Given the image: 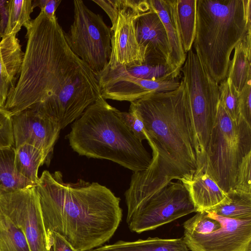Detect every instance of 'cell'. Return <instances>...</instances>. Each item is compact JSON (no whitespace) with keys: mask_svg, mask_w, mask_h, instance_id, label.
<instances>
[{"mask_svg":"<svg viewBox=\"0 0 251 251\" xmlns=\"http://www.w3.org/2000/svg\"><path fill=\"white\" fill-rule=\"evenodd\" d=\"M25 27L19 76L3 109L12 116L39 104L60 122L75 120L100 96L96 75L72 51L56 17L41 11Z\"/></svg>","mask_w":251,"mask_h":251,"instance_id":"cell-1","label":"cell"},{"mask_svg":"<svg viewBox=\"0 0 251 251\" xmlns=\"http://www.w3.org/2000/svg\"><path fill=\"white\" fill-rule=\"evenodd\" d=\"M35 189L50 239L56 232L76 251L103 245L121 222L120 199L98 182H66L61 172L45 170Z\"/></svg>","mask_w":251,"mask_h":251,"instance_id":"cell-2","label":"cell"},{"mask_svg":"<svg viewBox=\"0 0 251 251\" xmlns=\"http://www.w3.org/2000/svg\"><path fill=\"white\" fill-rule=\"evenodd\" d=\"M142 121L152 151L149 169L158 182L189 179L197 169L193 135L182 79L176 89L153 93L130 102Z\"/></svg>","mask_w":251,"mask_h":251,"instance_id":"cell-3","label":"cell"},{"mask_svg":"<svg viewBox=\"0 0 251 251\" xmlns=\"http://www.w3.org/2000/svg\"><path fill=\"white\" fill-rule=\"evenodd\" d=\"M118 109L102 97L75 121L67 137L79 155L114 162L133 173L147 170L152 157L125 125Z\"/></svg>","mask_w":251,"mask_h":251,"instance_id":"cell-4","label":"cell"},{"mask_svg":"<svg viewBox=\"0 0 251 251\" xmlns=\"http://www.w3.org/2000/svg\"><path fill=\"white\" fill-rule=\"evenodd\" d=\"M251 0H197L193 47L218 84L227 77L233 50L251 44Z\"/></svg>","mask_w":251,"mask_h":251,"instance_id":"cell-5","label":"cell"},{"mask_svg":"<svg viewBox=\"0 0 251 251\" xmlns=\"http://www.w3.org/2000/svg\"><path fill=\"white\" fill-rule=\"evenodd\" d=\"M126 222L129 230L141 233L154 230L197 210L182 182L170 181L151 189L131 178L125 193Z\"/></svg>","mask_w":251,"mask_h":251,"instance_id":"cell-6","label":"cell"},{"mask_svg":"<svg viewBox=\"0 0 251 251\" xmlns=\"http://www.w3.org/2000/svg\"><path fill=\"white\" fill-rule=\"evenodd\" d=\"M251 151V125L231 120L219 102L206 150L205 171L224 191L234 188L238 167Z\"/></svg>","mask_w":251,"mask_h":251,"instance_id":"cell-7","label":"cell"},{"mask_svg":"<svg viewBox=\"0 0 251 251\" xmlns=\"http://www.w3.org/2000/svg\"><path fill=\"white\" fill-rule=\"evenodd\" d=\"M180 72L186 89L199 171L206 162V150L219 100V84L211 77L192 49L188 52Z\"/></svg>","mask_w":251,"mask_h":251,"instance_id":"cell-8","label":"cell"},{"mask_svg":"<svg viewBox=\"0 0 251 251\" xmlns=\"http://www.w3.org/2000/svg\"><path fill=\"white\" fill-rule=\"evenodd\" d=\"M183 227L182 239L191 251H251V219L235 220L202 211Z\"/></svg>","mask_w":251,"mask_h":251,"instance_id":"cell-9","label":"cell"},{"mask_svg":"<svg viewBox=\"0 0 251 251\" xmlns=\"http://www.w3.org/2000/svg\"><path fill=\"white\" fill-rule=\"evenodd\" d=\"M74 3V22L66 40L72 51L97 75L108 64L111 32L102 16L89 9L81 0Z\"/></svg>","mask_w":251,"mask_h":251,"instance_id":"cell-10","label":"cell"},{"mask_svg":"<svg viewBox=\"0 0 251 251\" xmlns=\"http://www.w3.org/2000/svg\"><path fill=\"white\" fill-rule=\"evenodd\" d=\"M99 6L110 18L111 52L107 66L140 65L144 57L137 40L136 19L151 9L149 0H102Z\"/></svg>","mask_w":251,"mask_h":251,"instance_id":"cell-11","label":"cell"},{"mask_svg":"<svg viewBox=\"0 0 251 251\" xmlns=\"http://www.w3.org/2000/svg\"><path fill=\"white\" fill-rule=\"evenodd\" d=\"M0 208L21 230L31 251H51L35 186L0 191Z\"/></svg>","mask_w":251,"mask_h":251,"instance_id":"cell-12","label":"cell"},{"mask_svg":"<svg viewBox=\"0 0 251 251\" xmlns=\"http://www.w3.org/2000/svg\"><path fill=\"white\" fill-rule=\"evenodd\" d=\"M96 76L104 99L130 102L150 94L173 91L181 82L178 78L160 80L138 78L131 75L125 66L121 65L113 69L107 65Z\"/></svg>","mask_w":251,"mask_h":251,"instance_id":"cell-13","label":"cell"},{"mask_svg":"<svg viewBox=\"0 0 251 251\" xmlns=\"http://www.w3.org/2000/svg\"><path fill=\"white\" fill-rule=\"evenodd\" d=\"M14 147H35L49 159L61 130L59 125L37 106L11 116Z\"/></svg>","mask_w":251,"mask_h":251,"instance_id":"cell-14","label":"cell"},{"mask_svg":"<svg viewBox=\"0 0 251 251\" xmlns=\"http://www.w3.org/2000/svg\"><path fill=\"white\" fill-rule=\"evenodd\" d=\"M135 28L137 40L144 57V63L169 65V43L165 27L157 14L151 7L136 19Z\"/></svg>","mask_w":251,"mask_h":251,"instance_id":"cell-15","label":"cell"},{"mask_svg":"<svg viewBox=\"0 0 251 251\" xmlns=\"http://www.w3.org/2000/svg\"><path fill=\"white\" fill-rule=\"evenodd\" d=\"M149 2L165 27L171 50L169 66L179 77L187 55L183 47L178 22L176 0H149Z\"/></svg>","mask_w":251,"mask_h":251,"instance_id":"cell-16","label":"cell"},{"mask_svg":"<svg viewBox=\"0 0 251 251\" xmlns=\"http://www.w3.org/2000/svg\"><path fill=\"white\" fill-rule=\"evenodd\" d=\"M24 52L16 36L3 35L0 40V108L19 78Z\"/></svg>","mask_w":251,"mask_h":251,"instance_id":"cell-17","label":"cell"},{"mask_svg":"<svg viewBox=\"0 0 251 251\" xmlns=\"http://www.w3.org/2000/svg\"><path fill=\"white\" fill-rule=\"evenodd\" d=\"M180 181L188 192L197 212L209 210L228 198L227 193L203 170L196 171L190 179Z\"/></svg>","mask_w":251,"mask_h":251,"instance_id":"cell-18","label":"cell"},{"mask_svg":"<svg viewBox=\"0 0 251 251\" xmlns=\"http://www.w3.org/2000/svg\"><path fill=\"white\" fill-rule=\"evenodd\" d=\"M89 251H189L182 237L163 239L149 237L134 241H118Z\"/></svg>","mask_w":251,"mask_h":251,"instance_id":"cell-19","label":"cell"},{"mask_svg":"<svg viewBox=\"0 0 251 251\" xmlns=\"http://www.w3.org/2000/svg\"><path fill=\"white\" fill-rule=\"evenodd\" d=\"M45 153L35 147L24 144L15 148L14 166L21 176L36 185L39 167L47 161Z\"/></svg>","mask_w":251,"mask_h":251,"instance_id":"cell-20","label":"cell"},{"mask_svg":"<svg viewBox=\"0 0 251 251\" xmlns=\"http://www.w3.org/2000/svg\"><path fill=\"white\" fill-rule=\"evenodd\" d=\"M15 148H0V191H9L36 185L20 176L14 166Z\"/></svg>","mask_w":251,"mask_h":251,"instance_id":"cell-21","label":"cell"},{"mask_svg":"<svg viewBox=\"0 0 251 251\" xmlns=\"http://www.w3.org/2000/svg\"><path fill=\"white\" fill-rule=\"evenodd\" d=\"M230 60L227 77L240 93L247 81L251 79V51L247 50L242 42L234 48Z\"/></svg>","mask_w":251,"mask_h":251,"instance_id":"cell-22","label":"cell"},{"mask_svg":"<svg viewBox=\"0 0 251 251\" xmlns=\"http://www.w3.org/2000/svg\"><path fill=\"white\" fill-rule=\"evenodd\" d=\"M176 10L185 52L192 49L196 27L197 0H176Z\"/></svg>","mask_w":251,"mask_h":251,"instance_id":"cell-23","label":"cell"},{"mask_svg":"<svg viewBox=\"0 0 251 251\" xmlns=\"http://www.w3.org/2000/svg\"><path fill=\"white\" fill-rule=\"evenodd\" d=\"M227 194L228 198L226 201L209 210L233 219H251V196L239 193L234 189Z\"/></svg>","mask_w":251,"mask_h":251,"instance_id":"cell-24","label":"cell"},{"mask_svg":"<svg viewBox=\"0 0 251 251\" xmlns=\"http://www.w3.org/2000/svg\"><path fill=\"white\" fill-rule=\"evenodd\" d=\"M0 251H31L24 233L0 208Z\"/></svg>","mask_w":251,"mask_h":251,"instance_id":"cell-25","label":"cell"},{"mask_svg":"<svg viewBox=\"0 0 251 251\" xmlns=\"http://www.w3.org/2000/svg\"><path fill=\"white\" fill-rule=\"evenodd\" d=\"M34 7L32 0H10L7 5V21L4 35H15L31 21Z\"/></svg>","mask_w":251,"mask_h":251,"instance_id":"cell-26","label":"cell"},{"mask_svg":"<svg viewBox=\"0 0 251 251\" xmlns=\"http://www.w3.org/2000/svg\"><path fill=\"white\" fill-rule=\"evenodd\" d=\"M133 76L142 79L160 80L178 78L168 65L143 63L140 65L126 66Z\"/></svg>","mask_w":251,"mask_h":251,"instance_id":"cell-27","label":"cell"},{"mask_svg":"<svg viewBox=\"0 0 251 251\" xmlns=\"http://www.w3.org/2000/svg\"><path fill=\"white\" fill-rule=\"evenodd\" d=\"M219 93L220 103L231 120L237 122L239 117V93L228 78L219 84Z\"/></svg>","mask_w":251,"mask_h":251,"instance_id":"cell-28","label":"cell"},{"mask_svg":"<svg viewBox=\"0 0 251 251\" xmlns=\"http://www.w3.org/2000/svg\"><path fill=\"white\" fill-rule=\"evenodd\" d=\"M234 189L239 193L251 196V151L242 159L238 167Z\"/></svg>","mask_w":251,"mask_h":251,"instance_id":"cell-29","label":"cell"},{"mask_svg":"<svg viewBox=\"0 0 251 251\" xmlns=\"http://www.w3.org/2000/svg\"><path fill=\"white\" fill-rule=\"evenodd\" d=\"M119 115L125 125L140 141L148 140V135L141 119L132 110L120 111Z\"/></svg>","mask_w":251,"mask_h":251,"instance_id":"cell-30","label":"cell"},{"mask_svg":"<svg viewBox=\"0 0 251 251\" xmlns=\"http://www.w3.org/2000/svg\"><path fill=\"white\" fill-rule=\"evenodd\" d=\"M14 144L11 116L0 108V148L12 147Z\"/></svg>","mask_w":251,"mask_h":251,"instance_id":"cell-31","label":"cell"},{"mask_svg":"<svg viewBox=\"0 0 251 251\" xmlns=\"http://www.w3.org/2000/svg\"><path fill=\"white\" fill-rule=\"evenodd\" d=\"M251 79L249 80L239 93V116L251 125Z\"/></svg>","mask_w":251,"mask_h":251,"instance_id":"cell-32","label":"cell"},{"mask_svg":"<svg viewBox=\"0 0 251 251\" xmlns=\"http://www.w3.org/2000/svg\"><path fill=\"white\" fill-rule=\"evenodd\" d=\"M61 0H33L34 8L39 7L46 16L50 19L56 17L55 11Z\"/></svg>","mask_w":251,"mask_h":251,"instance_id":"cell-33","label":"cell"},{"mask_svg":"<svg viewBox=\"0 0 251 251\" xmlns=\"http://www.w3.org/2000/svg\"><path fill=\"white\" fill-rule=\"evenodd\" d=\"M51 251H76L60 235L56 232H52L50 235Z\"/></svg>","mask_w":251,"mask_h":251,"instance_id":"cell-34","label":"cell"},{"mask_svg":"<svg viewBox=\"0 0 251 251\" xmlns=\"http://www.w3.org/2000/svg\"><path fill=\"white\" fill-rule=\"evenodd\" d=\"M7 3L8 0H0V38H2L3 36L6 26L7 21Z\"/></svg>","mask_w":251,"mask_h":251,"instance_id":"cell-35","label":"cell"}]
</instances>
